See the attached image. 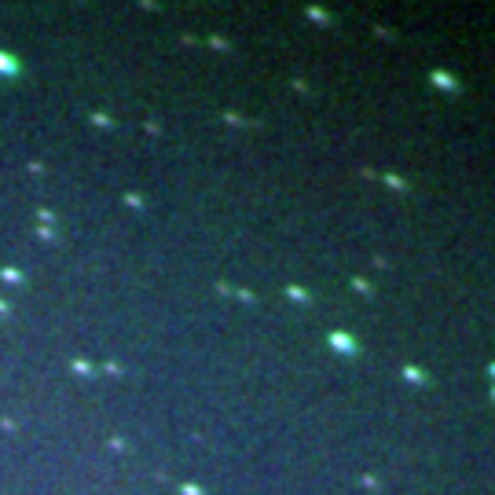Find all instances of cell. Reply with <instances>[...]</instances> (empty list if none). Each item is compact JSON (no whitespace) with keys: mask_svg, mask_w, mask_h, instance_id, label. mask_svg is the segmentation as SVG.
I'll use <instances>...</instances> for the list:
<instances>
[{"mask_svg":"<svg viewBox=\"0 0 495 495\" xmlns=\"http://www.w3.org/2000/svg\"><path fill=\"white\" fill-rule=\"evenodd\" d=\"M433 81L440 85V88H448V92H455L459 85H455V77L448 74V70H433Z\"/></svg>","mask_w":495,"mask_h":495,"instance_id":"1","label":"cell"},{"mask_svg":"<svg viewBox=\"0 0 495 495\" xmlns=\"http://www.w3.org/2000/svg\"><path fill=\"white\" fill-rule=\"evenodd\" d=\"M334 345H341V348H348V353H356V345H353V341H348V338H345V334H338V338H334Z\"/></svg>","mask_w":495,"mask_h":495,"instance_id":"2","label":"cell"},{"mask_svg":"<svg viewBox=\"0 0 495 495\" xmlns=\"http://www.w3.org/2000/svg\"><path fill=\"white\" fill-rule=\"evenodd\" d=\"M407 378H411V381H422V378H426V374H422V371H419V367H407Z\"/></svg>","mask_w":495,"mask_h":495,"instance_id":"3","label":"cell"},{"mask_svg":"<svg viewBox=\"0 0 495 495\" xmlns=\"http://www.w3.org/2000/svg\"><path fill=\"white\" fill-rule=\"evenodd\" d=\"M491 374H495V363H491Z\"/></svg>","mask_w":495,"mask_h":495,"instance_id":"4","label":"cell"},{"mask_svg":"<svg viewBox=\"0 0 495 495\" xmlns=\"http://www.w3.org/2000/svg\"><path fill=\"white\" fill-rule=\"evenodd\" d=\"M491 396H495V393H491Z\"/></svg>","mask_w":495,"mask_h":495,"instance_id":"5","label":"cell"}]
</instances>
